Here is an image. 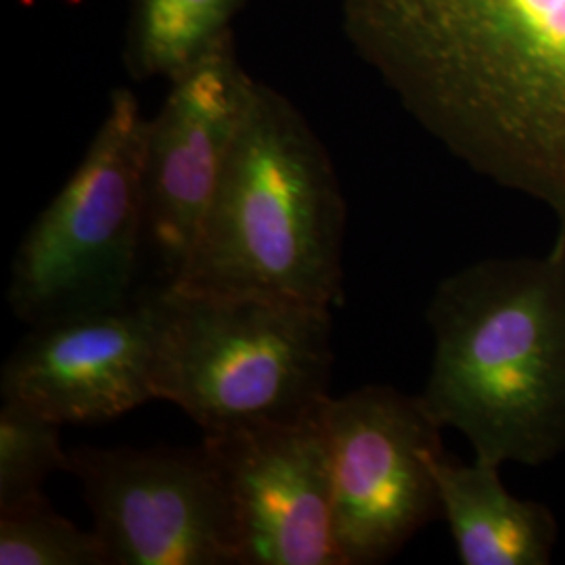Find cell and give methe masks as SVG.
I'll return each mask as SVG.
<instances>
[{
	"mask_svg": "<svg viewBox=\"0 0 565 565\" xmlns=\"http://www.w3.org/2000/svg\"><path fill=\"white\" fill-rule=\"evenodd\" d=\"M149 120L116 88L81 166L23 235L7 303L28 327L128 302L145 243Z\"/></svg>",
	"mask_w": 565,
	"mask_h": 565,
	"instance_id": "obj_5",
	"label": "cell"
},
{
	"mask_svg": "<svg viewBox=\"0 0 565 565\" xmlns=\"http://www.w3.org/2000/svg\"><path fill=\"white\" fill-rule=\"evenodd\" d=\"M333 469V536L342 565L396 557L443 518L436 465L445 427L422 394L363 385L324 403Z\"/></svg>",
	"mask_w": 565,
	"mask_h": 565,
	"instance_id": "obj_6",
	"label": "cell"
},
{
	"mask_svg": "<svg viewBox=\"0 0 565 565\" xmlns=\"http://www.w3.org/2000/svg\"><path fill=\"white\" fill-rule=\"evenodd\" d=\"M170 82L145 147V242L166 282L193 252L256 86L231 36Z\"/></svg>",
	"mask_w": 565,
	"mask_h": 565,
	"instance_id": "obj_10",
	"label": "cell"
},
{
	"mask_svg": "<svg viewBox=\"0 0 565 565\" xmlns=\"http://www.w3.org/2000/svg\"><path fill=\"white\" fill-rule=\"evenodd\" d=\"M323 411L203 434L235 513L239 565H342Z\"/></svg>",
	"mask_w": 565,
	"mask_h": 565,
	"instance_id": "obj_9",
	"label": "cell"
},
{
	"mask_svg": "<svg viewBox=\"0 0 565 565\" xmlns=\"http://www.w3.org/2000/svg\"><path fill=\"white\" fill-rule=\"evenodd\" d=\"M343 25L434 139L565 235V0H343Z\"/></svg>",
	"mask_w": 565,
	"mask_h": 565,
	"instance_id": "obj_1",
	"label": "cell"
},
{
	"mask_svg": "<svg viewBox=\"0 0 565 565\" xmlns=\"http://www.w3.org/2000/svg\"><path fill=\"white\" fill-rule=\"evenodd\" d=\"M162 287L30 327L0 375L2 401L61 425L114 422L158 398Z\"/></svg>",
	"mask_w": 565,
	"mask_h": 565,
	"instance_id": "obj_8",
	"label": "cell"
},
{
	"mask_svg": "<svg viewBox=\"0 0 565 565\" xmlns=\"http://www.w3.org/2000/svg\"><path fill=\"white\" fill-rule=\"evenodd\" d=\"M245 0H135L126 67L135 78H177L228 36Z\"/></svg>",
	"mask_w": 565,
	"mask_h": 565,
	"instance_id": "obj_12",
	"label": "cell"
},
{
	"mask_svg": "<svg viewBox=\"0 0 565 565\" xmlns=\"http://www.w3.org/2000/svg\"><path fill=\"white\" fill-rule=\"evenodd\" d=\"M422 398L476 459L545 465L565 450V235L548 254L486 258L427 303Z\"/></svg>",
	"mask_w": 565,
	"mask_h": 565,
	"instance_id": "obj_2",
	"label": "cell"
},
{
	"mask_svg": "<svg viewBox=\"0 0 565 565\" xmlns=\"http://www.w3.org/2000/svg\"><path fill=\"white\" fill-rule=\"evenodd\" d=\"M109 565H239L235 513L198 448L70 450Z\"/></svg>",
	"mask_w": 565,
	"mask_h": 565,
	"instance_id": "obj_7",
	"label": "cell"
},
{
	"mask_svg": "<svg viewBox=\"0 0 565 565\" xmlns=\"http://www.w3.org/2000/svg\"><path fill=\"white\" fill-rule=\"evenodd\" d=\"M345 200L298 107L256 81L212 207L179 277L184 291L335 308Z\"/></svg>",
	"mask_w": 565,
	"mask_h": 565,
	"instance_id": "obj_3",
	"label": "cell"
},
{
	"mask_svg": "<svg viewBox=\"0 0 565 565\" xmlns=\"http://www.w3.org/2000/svg\"><path fill=\"white\" fill-rule=\"evenodd\" d=\"M158 398L203 434L294 422L329 401L331 308L162 285Z\"/></svg>",
	"mask_w": 565,
	"mask_h": 565,
	"instance_id": "obj_4",
	"label": "cell"
},
{
	"mask_svg": "<svg viewBox=\"0 0 565 565\" xmlns=\"http://www.w3.org/2000/svg\"><path fill=\"white\" fill-rule=\"evenodd\" d=\"M440 503L463 565H546L559 539L553 511L515 497L501 465L461 463L445 455L436 465Z\"/></svg>",
	"mask_w": 565,
	"mask_h": 565,
	"instance_id": "obj_11",
	"label": "cell"
},
{
	"mask_svg": "<svg viewBox=\"0 0 565 565\" xmlns=\"http://www.w3.org/2000/svg\"><path fill=\"white\" fill-rule=\"evenodd\" d=\"M0 564L109 565L95 530H82L44 497L0 509Z\"/></svg>",
	"mask_w": 565,
	"mask_h": 565,
	"instance_id": "obj_13",
	"label": "cell"
},
{
	"mask_svg": "<svg viewBox=\"0 0 565 565\" xmlns=\"http://www.w3.org/2000/svg\"><path fill=\"white\" fill-rule=\"evenodd\" d=\"M63 425L25 404L0 408V509L42 494L46 480L70 473V450L61 446Z\"/></svg>",
	"mask_w": 565,
	"mask_h": 565,
	"instance_id": "obj_14",
	"label": "cell"
}]
</instances>
